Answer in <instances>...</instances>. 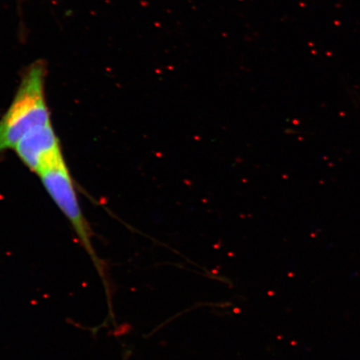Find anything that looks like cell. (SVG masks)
<instances>
[{
  "label": "cell",
  "mask_w": 360,
  "mask_h": 360,
  "mask_svg": "<svg viewBox=\"0 0 360 360\" xmlns=\"http://www.w3.org/2000/svg\"><path fill=\"white\" fill-rule=\"evenodd\" d=\"M46 66L38 60L28 67L6 114L0 119V151L15 150L27 134L51 123L45 98Z\"/></svg>",
  "instance_id": "1"
},
{
  "label": "cell",
  "mask_w": 360,
  "mask_h": 360,
  "mask_svg": "<svg viewBox=\"0 0 360 360\" xmlns=\"http://www.w3.org/2000/svg\"><path fill=\"white\" fill-rule=\"evenodd\" d=\"M40 179L56 205L66 216L74 228L81 244L88 252L96 264L98 273L103 278L101 261L98 259L91 242V233L85 220L75 190L73 180L65 164L64 158L49 166L39 174Z\"/></svg>",
  "instance_id": "2"
},
{
  "label": "cell",
  "mask_w": 360,
  "mask_h": 360,
  "mask_svg": "<svg viewBox=\"0 0 360 360\" xmlns=\"http://www.w3.org/2000/svg\"><path fill=\"white\" fill-rule=\"evenodd\" d=\"M27 167L38 175L64 158L60 139L49 123L35 128L13 150Z\"/></svg>",
  "instance_id": "3"
}]
</instances>
